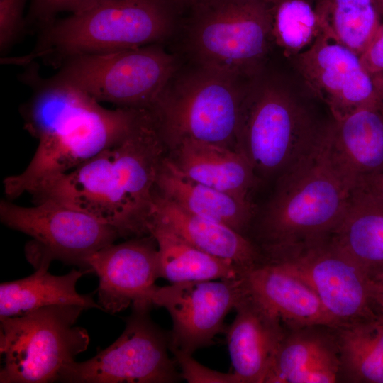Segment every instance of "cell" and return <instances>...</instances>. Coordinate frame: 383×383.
I'll list each match as a JSON object with an SVG mask.
<instances>
[{"mask_svg":"<svg viewBox=\"0 0 383 383\" xmlns=\"http://www.w3.org/2000/svg\"><path fill=\"white\" fill-rule=\"evenodd\" d=\"M165 145L149 113L126 138L45 183L35 201L52 199L86 212L121 237L148 235Z\"/></svg>","mask_w":383,"mask_h":383,"instance_id":"1","label":"cell"},{"mask_svg":"<svg viewBox=\"0 0 383 383\" xmlns=\"http://www.w3.org/2000/svg\"><path fill=\"white\" fill-rule=\"evenodd\" d=\"M355 188L332 155L326 126L311 152L277 180L258 226L265 259L328 238Z\"/></svg>","mask_w":383,"mask_h":383,"instance_id":"2","label":"cell"},{"mask_svg":"<svg viewBox=\"0 0 383 383\" xmlns=\"http://www.w3.org/2000/svg\"><path fill=\"white\" fill-rule=\"evenodd\" d=\"M179 8L172 0H100L39 33L36 45L13 62L40 59L58 68L72 57L162 44L178 24Z\"/></svg>","mask_w":383,"mask_h":383,"instance_id":"3","label":"cell"},{"mask_svg":"<svg viewBox=\"0 0 383 383\" xmlns=\"http://www.w3.org/2000/svg\"><path fill=\"white\" fill-rule=\"evenodd\" d=\"M326 124L319 123L290 87L264 68L248 81L236 150L245 156L258 179L277 180L311 152Z\"/></svg>","mask_w":383,"mask_h":383,"instance_id":"4","label":"cell"},{"mask_svg":"<svg viewBox=\"0 0 383 383\" xmlns=\"http://www.w3.org/2000/svg\"><path fill=\"white\" fill-rule=\"evenodd\" d=\"M249 80L196 64L182 72L178 70L148 109L165 147L172 149L192 138L236 150Z\"/></svg>","mask_w":383,"mask_h":383,"instance_id":"5","label":"cell"},{"mask_svg":"<svg viewBox=\"0 0 383 383\" xmlns=\"http://www.w3.org/2000/svg\"><path fill=\"white\" fill-rule=\"evenodd\" d=\"M272 21L264 0H203L190 9L187 48L194 64L250 79L265 68Z\"/></svg>","mask_w":383,"mask_h":383,"instance_id":"6","label":"cell"},{"mask_svg":"<svg viewBox=\"0 0 383 383\" xmlns=\"http://www.w3.org/2000/svg\"><path fill=\"white\" fill-rule=\"evenodd\" d=\"M84 309L54 305L0 318V383L60 382L63 370L89 345L87 331L74 326Z\"/></svg>","mask_w":383,"mask_h":383,"instance_id":"7","label":"cell"},{"mask_svg":"<svg viewBox=\"0 0 383 383\" xmlns=\"http://www.w3.org/2000/svg\"><path fill=\"white\" fill-rule=\"evenodd\" d=\"M51 77L96 101L148 109L179 70L162 44L83 55L63 62Z\"/></svg>","mask_w":383,"mask_h":383,"instance_id":"8","label":"cell"},{"mask_svg":"<svg viewBox=\"0 0 383 383\" xmlns=\"http://www.w3.org/2000/svg\"><path fill=\"white\" fill-rule=\"evenodd\" d=\"M148 114L146 109L101 104L70 120L38 140L26 169L4 180V193L13 199L32 194L45 183L70 172L131 134Z\"/></svg>","mask_w":383,"mask_h":383,"instance_id":"9","label":"cell"},{"mask_svg":"<svg viewBox=\"0 0 383 383\" xmlns=\"http://www.w3.org/2000/svg\"><path fill=\"white\" fill-rule=\"evenodd\" d=\"M0 219L6 226L32 238L26 247L35 268L57 260L87 272L91 255L120 238L113 227L84 211L61 202L44 199L33 206L0 203Z\"/></svg>","mask_w":383,"mask_h":383,"instance_id":"10","label":"cell"},{"mask_svg":"<svg viewBox=\"0 0 383 383\" xmlns=\"http://www.w3.org/2000/svg\"><path fill=\"white\" fill-rule=\"evenodd\" d=\"M147 307H133L121 335L92 358L74 362L60 382L173 383L182 379L167 353L169 335L150 318Z\"/></svg>","mask_w":383,"mask_h":383,"instance_id":"11","label":"cell"},{"mask_svg":"<svg viewBox=\"0 0 383 383\" xmlns=\"http://www.w3.org/2000/svg\"><path fill=\"white\" fill-rule=\"evenodd\" d=\"M267 262L281 265L303 280L318 296L336 327L378 316L369 276L334 245L329 236Z\"/></svg>","mask_w":383,"mask_h":383,"instance_id":"12","label":"cell"},{"mask_svg":"<svg viewBox=\"0 0 383 383\" xmlns=\"http://www.w3.org/2000/svg\"><path fill=\"white\" fill-rule=\"evenodd\" d=\"M248 293L243 276L220 281L204 280L156 286L152 306L165 308L172 321L169 350L192 355L213 343L225 332L224 321Z\"/></svg>","mask_w":383,"mask_h":383,"instance_id":"13","label":"cell"},{"mask_svg":"<svg viewBox=\"0 0 383 383\" xmlns=\"http://www.w3.org/2000/svg\"><path fill=\"white\" fill-rule=\"evenodd\" d=\"M294 57L305 83L327 105L334 120L345 117L377 92V76L366 71L360 56L322 33Z\"/></svg>","mask_w":383,"mask_h":383,"instance_id":"14","label":"cell"},{"mask_svg":"<svg viewBox=\"0 0 383 383\" xmlns=\"http://www.w3.org/2000/svg\"><path fill=\"white\" fill-rule=\"evenodd\" d=\"M87 264L99 277L102 310L115 313L131 304L151 309L150 296L158 279L157 246L151 235L105 246L91 255Z\"/></svg>","mask_w":383,"mask_h":383,"instance_id":"15","label":"cell"},{"mask_svg":"<svg viewBox=\"0 0 383 383\" xmlns=\"http://www.w3.org/2000/svg\"><path fill=\"white\" fill-rule=\"evenodd\" d=\"M376 76L375 95L326 126L332 155L356 187L361 179L383 172V73Z\"/></svg>","mask_w":383,"mask_h":383,"instance_id":"16","label":"cell"},{"mask_svg":"<svg viewBox=\"0 0 383 383\" xmlns=\"http://www.w3.org/2000/svg\"><path fill=\"white\" fill-rule=\"evenodd\" d=\"M338 382L340 357L335 328L313 325L286 328L265 383Z\"/></svg>","mask_w":383,"mask_h":383,"instance_id":"17","label":"cell"},{"mask_svg":"<svg viewBox=\"0 0 383 383\" xmlns=\"http://www.w3.org/2000/svg\"><path fill=\"white\" fill-rule=\"evenodd\" d=\"M235 309L226 330L233 373L240 383H265L286 328L249 292Z\"/></svg>","mask_w":383,"mask_h":383,"instance_id":"18","label":"cell"},{"mask_svg":"<svg viewBox=\"0 0 383 383\" xmlns=\"http://www.w3.org/2000/svg\"><path fill=\"white\" fill-rule=\"evenodd\" d=\"M249 294L278 317L286 328L336 327L316 293L281 265L265 262L243 274Z\"/></svg>","mask_w":383,"mask_h":383,"instance_id":"19","label":"cell"},{"mask_svg":"<svg viewBox=\"0 0 383 383\" xmlns=\"http://www.w3.org/2000/svg\"><path fill=\"white\" fill-rule=\"evenodd\" d=\"M150 218L199 250L232 262L243 272L265 262L260 248L245 235L194 215L155 192Z\"/></svg>","mask_w":383,"mask_h":383,"instance_id":"20","label":"cell"},{"mask_svg":"<svg viewBox=\"0 0 383 383\" xmlns=\"http://www.w3.org/2000/svg\"><path fill=\"white\" fill-rule=\"evenodd\" d=\"M155 192L194 215L222 223L243 235L254 216L250 201L189 178L169 157H164L161 162Z\"/></svg>","mask_w":383,"mask_h":383,"instance_id":"21","label":"cell"},{"mask_svg":"<svg viewBox=\"0 0 383 383\" xmlns=\"http://www.w3.org/2000/svg\"><path fill=\"white\" fill-rule=\"evenodd\" d=\"M169 157L189 178L250 201L249 194L259 179L245 156L218 145L185 138L172 148Z\"/></svg>","mask_w":383,"mask_h":383,"instance_id":"22","label":"cell"},{"mask_svg":"<svg viewBox=\"0 0 383 383\" xmlns=\"http://www.w3.org/2000/svg\"><path fill=\"white\" fill-rule=\"evenodd\" d=\"M329 239L369 277L383 270V199L355 188Z\"/></svg>","mask_w":383,"mask_h":383,"instance_id":"23","label":"cell"},{"mask_svg":"<svg viewBox=\"0 0 383 383\" xmlns=\"http://www.w3.org/2000/svg\"><path fill=\"white\" fill-rule=\"evenodd\" d=\"M21 79L33 89V95L21 109L25 128L40 140L76 116L100 104L83 91L52 77L42 78L33 62Z\"/></svg>","mask_w":383,"mask_h":383,"instance_id":"24","label":"cell"},{"mask_svg":"<svg viewBox=\"0 0 383 383\" xmlns=\"http://www.w3.org/2000/svg\"><path fill=\"white\" fill-rule=\"evenodd\" d=\"M49 262H41L35 272L25 278L4 282L0 285V318L24 315L40 308L54 305H77L99 309L90 294L77 292L76 284L84 272L72 269L56 276L48 270Z\"/></svg>","mask_w":383,"mask_h":383,"instance_id":"25","label":"cell"},{"mask_svg":"<svg viewBox=\"0 0 383 383\" xmlns=\"http://www.w3.org/2000/svg\"><path fill=\"white\" fill-rule=\"evenodd\" d=\"M147 228L157 246L158 278L179 283L233 279L243 274L232 262L199 250L154 218H149Z\"/></svg>","mask_w":383,"mask_h":383,"instance_id":"26","label":"cell"},{"mask_svg":"<svg viewBox=\"0 0 383 383\" xmlns=\"http://www.w3.org/2000/svg\"><path fill=\"white\" fill-rule=\"evenodd\" d=\"M340 382L383 383V316L334 327Z\"/></svg>","mask_w":383,"mask_h":383,"instance_id":"27","label":"cell"},{"mask_svg":"<svg viewBox=\"0 0 383 383\" xmlns=\"http://www.w3.org/2000/svg\"><path fill=\"white\" fill-rule=\"evenodd\" d=\"M321 33L359 56L381 25L374 0H319Z\"/></svg>","mask_w":383,"mask_h":383,"instance_id":"28","label":"cell"},{"mask_svg":"<svg viewBox=\"0 0 383 383\" xmlns=\"http://www.w3.org/2000/svg\"><path fill=\"white\" fill-rule=\"evenodd\" d=\"M272 14V40L287 57L306 50L321 33L316 9L307 0H277Z\"/></svg>","mask_w":383,"mask_h":383,"instance_id":"29","label":"cell"},{"mask_svg":"<svg viewBox=\"0 0 383 383\" xmlns=\"http://www.w3.org/2000/svg\"><path fill=\"white\" fill-rule=\"evenodd\" d=\"M100 0H30L26 26H32L39 33L52 24L60 13H81Z\"/></svg>","mask_w":383,"mask_h":383,"instance_id":"30","label":"cell"},{"mask_svg":"<svg viewBox=\"0 0 383 383\" xmlns=\"http://www.w3.org/2000/svg\"><path fill=\"white\" fill-rule=\"evenodd\" d=\"M27 0H0V51L7 52L26 27L24 9Z\"/></svg>","mask_w":383,"mask_h":383,"instance_id":"31","label":"cell"},{"mask_svg":"<svg viewBox=\"0 0 383 383\" xmlns=\"http://www.w3.org/2000/svg\"><path fill=\"white\" fill-rule=\"evenodd\" d=\"M181 369V377L189 383H240L234 373H223L199 363L192 355L172 353Z\"/></svg>","mask_w":383,"mask_h":383,"instance_id":"32","label":"cell"},{"mask_svg":"<svg viewBox=\"0 0 383 383\" xmlns=\"http://www.w3.org/2000/svg\"><path fill=\"white\" fill-rule=\"evenodd\" d=\"M366 71L372 76L383 73V23L360 55Z\"/></svg>","mask_w":383,"mask_h":383,"instance_id":"33","label":"cell"},{"mask_svg":"<svg viewBox=\"0 0 383 383\" xmlns=\"http://www.w3.org/2000/svg\"><path fill=\"white\" fill-rule=\"evenodd\" d=\"M369 277L371 296L375 311L378 316H383V270Z\"/></svg>","mask_w":383,"mask_h":383,"instance_id":"34","label":"cell"},{"mask_svg":"<svg viewBox=\"0 0 383 383\" xmlns=\"http://www.w3.org/2000/svg\"><path fill=\"white\" fill-rule=\"evenodd\" d=\"M356 188L383 199V172L361 179Z\"/></svg>","mask_w":383,"mask_h":383,"instance_id":"35","label":"cell"},{"mask_svg":"<svg viewBox=\"0 0 383 383\" xmlns=\"http://www.w3.org/2000/svg\"><path fill=\"white\" fill-rule=\"evenodd\" d=\"M177 6L180 8L188 7L191 9L192 6L199 3L203 0H172Z\"/></svg>","mask_w":383,"mask_h":383,"instance_id":"36","label":"cell"},{"mask_svg":"<svg viewBox=\"0 0 383 383\" xmlns=\"http://www.w3.org/2000/svg\"><path fill=\"white\" fill-rule=\"evenodd\" d=\"M379 13L383 14V0H374Z\"/></svg>","mask_w":383,"mask_h":383,"instance_id":"37","label":"cell"},{"mask_svg":"<svg viewBox=\"0 0 383 383\" xmlns=\"http://www.w3.org/2000/svg\"><path fill=\"white\" fill-rule=\"evenodd\" d=\"M264 1L272 4L274 2H275L277 0H264Z\"/></svg>","mask_w":383,"mask_h":383,"instance_id":"38","label":"cell"}]
</instances>
